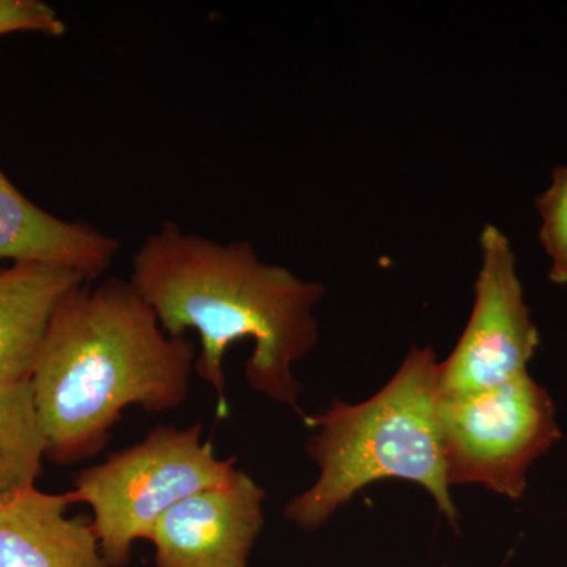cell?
<instances>
[{"instance_id": "cell-1", "label": "cell", "mask_w": 567, "mask_h": 567, "mask_svg": "<svg viewBox=\"0 0 567 567\" xmlns=\"http://www.w3.org/2000/svg\"><path fill=\"white\" fill-rule=\"evenodd\" d=\"M130 284L167 334H199L194 369L215 391L219 417L229 415L224 358L234 342L245 339L254 341L245 369L249 386L298 410L301 386L293 365L319 339L315 309L323 284L262 262L248 241L219 244L174 221L142 241Z\"/></svg>"}, {"instance_id": "cell-2", "label": "cell", "mask_w": 567, "mask_h": 567, "mask_svg": "<svg viewBox=\"0 0 567 567\" xmlns=\"http://www.w3.org/2000/svg\"><path fill=\"white\" fill-rule=\"evenodd\" d=\"M194 364L193 342L167 334L130 281L82 284L55 312L29 379L47 457L96 456L126 406L178 409Z\"/></svg>"}, {"instance_id": "cell-3", "label": "cell", "mask_w": 567, "mask_h": 567, "mask_svg": "<svg viewBox=\"0 0 567 567\" xmlns=\"http://www.w3.org/2000/svg\"><path fill=\"white\" fill-rule=\"evenodd\" d=\"M306 423L316 429L306 447L320 475L286 506L298 528L316 532L358 492L383 480L423 487L457 527L440 424V361L432 347L410 350L372 398L360 404L333 401Z\"/></svg>"}, {"instance_id": "cell-4", "label": "cell", "mask_w": 567, "mask_h": 567, "mask_svg": "<svg viewBox=\"0 0 567 567\" xmlns=\"http://www.w3.org/2000/svg\"><path fill=\"white\" fill-rule=\"evenodd\" d=\"M235 458L216 457L203 425H159L142 442L82 470L69 492L71 505L92 509V528L111 567L128 565L133 544L151 540L159 518L197 492L227 483Z\"/></svg>"}, {"instance_id": "cell-5", "label": "cell", "mask_w": 567, "mask_h": 567, "mask_svg": "<svg viewBox=\"0 0 567 567\" xmlns=\"http://www.w3.org/2000/svg\"><path fill=\"white\" fill-rule=\"evenodd\" d=\"M440 424L451 486H483L520 499L528 473L561 439L546 388L525 374L491 390L440 394Z\"/></svg>"}, {"instance_id": "cell-6", "label": "cell", "mask_w": 567, "mask_h": 567, "mask_svg": "<svg viewBox=\"0 0 567 567\" xmlns=\"http://www.w3.org/2000/svg\"><path fill=\"white\" fill-rule=\"evenodd\" d=\"M480 252L472 316L453 352L440 363L442 395L477 393L528 374L539 347L509 238L486 224Z\"/></svg>"}, {"instance_id": "cell-7", "label": "cell", "mask_w": 567, "mask_h": 567, "mask_svg": "<svg viewBox=\"0 0 567 567\" xmlns=\"http://www.w3.org/2000/svg\"><path fill=\"white\" fill-rule=\"evenodd\" d=\"M265 492L244 470L171 507L151 540L156 567H248L262 533Z\"/></svg>"}, {"instance_id": "cell-8", "label": "cell", "mask_w": 567, "mask_h": 567, "mask_svg": "<svg viewBox=\"0 0 567 567\" xmlns=\"http://www.w3.org/2000/svg\"><path fill=\"white\" fill-rule=\"evenodd\" d=\"M118 248L115 238L91 224L66 221L31 203L0 169V260L54 265L93 281Z\"/></svg>"}, {"instance_id": "cell-9", "label": "cell", "mask_w": 567, "mask_h": 567, "mask_svg": "<svg viewBox=\"0 0 567 567\" xmlns=\"http://www.w3.org/2000/svg\"><path fill=\"white\" fill-rule=\"evenodd\" d=\"M70 505L37 487L0 503V567H111L92 522L66 517Z\"/></svg>"}, {"instance_id": "cell-10", "label": "cell", "mask_w": 567, "mask_h": 567, "mask_svg": "<svg viewBox=\"0 0 567 567\" xmlns=\"http://www.w3.org/2000/svg\"><path fill=\"white\" fill-rule=\"evenodd\" d=\"M87 279L69 268L17 262L0 270V383L31 379L65 298Z\"/></svg>"}, {"instance_id": "cell-11", "label": "cell", "mask_w": 567, "mask_h": 567, "mask_svg": "<svg viewBox=\"0 0 567 567\" xmlns=\"http://www.w3.org/2000/svg\"><path fill=\"white\" fill-rule=\"evenodd\" d=\"M47 451L31 380L0 383V503L35 487Z\"/></svg>"}, {"instance_id": "cell-12", "label": "cell", "mask_w": 567, "mask_h": 567, "mask_svg": "<svg viewBox=\"0 0 567 567\" xmlns=\"http://www.w3.org/2000/svg\"><path fill=\"white\" fill-rule=\"evenodd\" d=\"M540 216L539 240L550 259L551 282L567 284V166L551 175L550 186L536 199Z\"/></svg>"}, {"instance_id": "cell-13", "label": "cell", "mask_w": 567, "mask_h": 567, "mask_svg": "<svg viewBox=\"0 0 567 567\" xmlns=\"http://www.w3.org/2000/svg\"><path fill=\"white\" fill-rule=\"evenodd\" d=\"M32 32L65 35L66 25L50 3L41 0H0V35Z\"/></svg>"}]
</instances>
